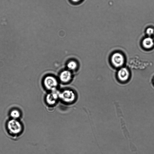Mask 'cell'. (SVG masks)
I'll return each mask as SVG.
<instances>
[{"instance_id": "6da1fadb", "label": "cell", "mask_w": 154, "mask_h": 154, "mask_svg": "<svg viewBox=\"0 0 154 154\" xmlns=\"http://www.w3.org/2000/svg\"><path fill=\"white\" fill-rule=\"evenodd\" d=\"M44 86L48 89H55L57 87L58 82L56 79L54 77L48 75L46 76L43 80Z\"/></svg>"}, {"instance_id": "7a4b0ae2", "label": "cell", "mask_w": 154, "mask_h": 154, "mask_svg": "<svg viewBox=\"0 0 154 154\" xmlns=\"http://www.w3.org/2000/svg\"><path fill=\"white\" fill-rule=\"evenodd\" d=\"M8 127L11 133L13 134L19 133L22 130V126L18 121L15 119L10 121L8 123Z\"/></svg>"}, {"instance_id": "3957f363", "label": "cell", "mask_w": 154, "mask_h": 154, "mask_svg": "<svg viewBox=\"0 0 154 154\" xmlns=\"http://www.w3.org/2000/svg\"><path fill=\"white\" fill-rule=\"evenodd\" d=\"M111 60L113 65L117 67L122 66L124 62V58L123 55L118 52L112 54Z\"/></svg>"}, {"instance_id": "277c9868", "label": "cell", "mask_w": 154, "mask_h": 154, "mask_svg": "<svg viewBox=\"0 0 154 154\" xmlns=\"http://www.w3.org/2000/svg\"><path fill=\"white\" fill-rule=\"evenodd\" d=\"M72 74L70 71L67 70L62 71L60 74L59 79L63 83L69 82L72 79Z\"/></svg>"}, {"instance_id": "5b68a950", "label": "cell", "mask_w": 154, "mask_h": 154, "mask_svg": "<svg viewBox=\"0 0 154 154\" xmlns=\"http://www.w3.org/2000/svg\"><path fill=\"white\" fill-rule=\"evenodd\" d=\"M118 76L120 80L122 81L127 80L129 78V73L128 69L125 67L121 68L118 71Z\"/></svg>"}, {"instance_id": "8992f818", "label": "cell", "mask_w": 154, "mask_h": 154, "mask_svg": "<svg viewBox=\"0 0 154 154\" xmlns=\"http://www.w3.org/2000/svg\"><path fill=\"white\" fill-rule=\"evenodd\" d=\"M142 44L144 48L149 49L153 47L154 45V42L153 39L151 38L147 37L143 40Z\"/></svg>"}, {"instance_id": "52a82bcc", "label": "cell", "mask_w": 154, "mask_h": 154, "mask_svg": "<svg viewBox=\"0 0 154 154\" xmlns=\"http://www.w3.org/2000/svg\"><path fill=\"white\" fill-rule=\"evenodd\" d=\"M68 70H74L76 69L78 66V64L74 60H71L68 62L67 65Z\"/></svg>"}, {"instance_id": "ba28073f", "label": "cell", "mask_w": 154, "mask_h": 154, "mask_svg": "<svg viewBox=\"0 0 154 154\" xmlns=\"http://www.w3.org/2000/svg\"><path fill=\"white\" fill-rule=\"evenodd\" d=\"M11 115L12 117L15 119L19 117L20 114L18 111L16 110H14L12 111L11 112Z\"/></svg>"}, {"instance_id": "9c48e42d", "label": "cell", "mask_w": 154, "mask_h": 154, "mask_svg": "<svg viewBox=\"0 0 154 154\" xmlns=\"http://www.w3.org/2000/svg\"><path fill=\"white\" fill-rule=\"evenodd\" d=\"M146 33L149 35H151L154 33L153 29L151 28H148L146 30Z\"/></svg>"}, {"instance_id": "30bf717a", "label": "cell", "mask_w": 154, "mask_h": 154, "mask_svg": "<svg viewBox=\"0 0 154 154\" xmlns=\"http://www.w3.org/2000/svg\"><path fill=\"white\" fill-rule=\"evenodd\" d=\"M82 0H70L71 2L74 4H78L82 1Z\"/></svg>"}, {"instance_id": "8fae6325", "label": "cell", "mask_w": 154, "mask_h": 154, "mask_svg": "<svg viewBox=\"0 0 154 154\" xmlns=\"http://www.w3.org/2000/svg\"></svg>"}]
</instances>
